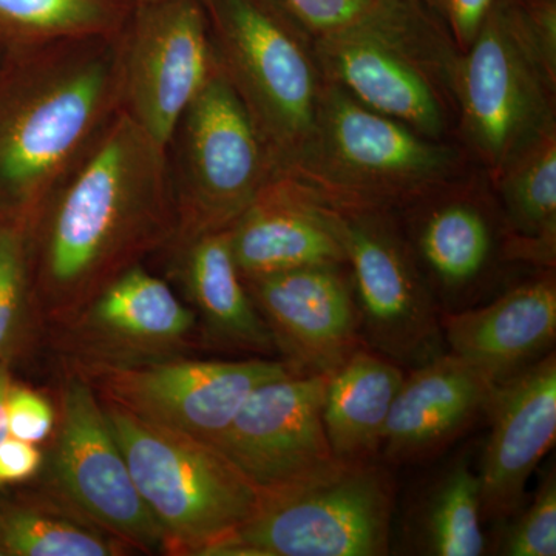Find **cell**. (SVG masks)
Returning a JSON list of instances; mask_svg holds the SVG:
<instances>
[{"instance_id": "cell-26", "label": "cell", "mask_w": 556, "mask_h": 556, "mask_svg": "<svg viewBox=\"0 0 556 556\" xmlns=\"http://www.w3.org/2000/svg\"><path fill=\"white\" fill-rule=\"evenodd\" d=\"M137 0H0V39L10 50L123 33Z\"/></svg>"}, {"instance_id": "cell-2", "label": "cell", "mask_w": 556, "mask_h": 556, "mask_svg": "<svg viewBox=\"0 0 556 556\" xmlns=\"http://www.w3.org/2000/svg\"><path fill=\"white\" fill-rule=\"evenodd\" d=\"M123 33L10 51L0 70V219L30 226L123 108Z\"/></svg>"}, {"instance_id": "cell-31", "label": "cell", "mask_w": 556, "mask_h": 556, "mask_svg": "<svg viewBox=\"0 0 556 556\" xmlns=\"http://www.w3.org/2000/svg\"><path fill=\"white\" fill-rule=\"evenodd\" d=\"M289 13L314 36L353 24L386 0H280Z\"/></svg>"}, {"instance_id": "cell-19", "label": "cell", "mask_w": 556, "mask_h": 556, "mask_svg": "<svg viewBox=\"0 0 556 556\" xmlns=\"http://www.w3.org/2000/svg\"><path fill=\"white\" fill-rule=\"evenodd\" d=\"M496 386L450 351L409 368L388 416L380 447L383 459L405 466L439 455L485 415Z\"/></svg>"}, {"instance_id": "cell-37", "label": "cell", "mask_w": 556, "mask_h": 556, "mask_svg": "<svg viewBox=\"0 0 556 556\" xmlns=\"http://www.w3.org/2000/svg\"><path fill=\"white\" fill-rule=\"evenodd\" d=\"M0 556H2V554H0Z\"/></svg>"}, {"instance_id": "cell-21", "label": "cell", "mask_w": 556, "mask_h": 556, "mask_svg": "<svg viewBox=\"0 0 556 556\" xmlns=\"http://www.w3.org/2000/svg\"><path fill=\"white\" fill-rule=\"evenodd\" d=\"M450 189L409 206L408 243L441 313L468 308L495 260L497 229L489 211Z\"/></svg>"}, {"instance_id": "cell-12", "label": "cell", "mask_w": 556, "mask_h": 556, "mask_svg": "<svg viewBox=\"0 0 556 556\" xmlns=\"http://www.w3.org/2000/svg\"><path fill=\"white\" fill-rule=\"evenodd\" d=\"M101 401L124 412L214 444L262 383L291 375L281 361H200L189 356L134 367H67Z\"/></svg>"}, {"instance_id": "cell-32", "label": "cell", "mask_w": 556, "mask_h": 556, "mask_svg": "<svg viewBox=\"0 0 556 556\" xmlns=\"http://www.w3.org/2000/svg\"><path fill=\"white\" fill-rule=\"evenodd\" d=\"M442 22L457 50L464 53L473 43L497 0H426Z\"/></svg>"}, {"instance_id": "cell-5", "label": "cell", "mask_w": 556, "mask_h": 556, "mask_svg": "<svg viewBox=\"0 0 556 556\" xmlns=\"http://www.w3.org/2000/svg\"><path fill=\"white\" fill-rule=\"evenodd\" d=\"M459 150L424 137L327 84L316 129L298 163L283 174L339 208L409 207L452 188Z\"/></svg>"}, {"instance_id": "cell-24", "label": "cell", "mask_w": 556, "mask_h": 556, "mask_svg": "<svg viewBox=\"0 0 556 556\" xmlns=\"http://www.w3.org/2000/svg\"><path fill=\"white\" fill-rule=\"evenodd\" d=\"M504 211V258L554 269L556 131L515 161L496 181Z\"/></svg>"}, {"instance_id": "cell-18", "label": "cell", "mask_w": 556, "mask_h": 556, "mask_svg": "<svg viewBox=\"0 0 556 556\" xmlns=\"http://www.w3.org/2000/svg\"><path fill=\"white\" fill-rule=\"evenodd\" d=\"M229 233L243 278L346 265L338 211L287 174L270 179Z\"/></svg>"}, {"instance_id": "cell-27", "label": "cell", "mask_w": 556, "mask_h": 556, "mask_svg": "<svg viewBox=\"0 0 556 556\" xmlns=\"http://www.w3.org/2000/svg\"><path fill=\"white\" fill-rule=\"evenodd\" d=\"M0 554L10 556H121L134 554L47 492L0 510Z\"/></svg>"}, {"instance_id": "cell-22", "label": "cell", "mask_w": 556, "mask_h": 556, "mask_svg": "<svg viewBox=\"0 0 556 556\" xmlns=\"http://www.w3.org/2000/svg\"><path fill=\"white\" fill-rule=\"evenodd\" d=\"M167 252L172 273L181 283L204 339L252 357L276 353L273 336L237 266L229 229L206 233Z\"/></svg>"}, {"instance_id": "cell-29", "label": "cell", "mask_w": 556, "mask_h": 556, "mask_svg": "<svg viewBox=\"0 0 556 556\" xmlns=\"http://www.w3.org/2000/svg\"><path fill=\"white\" fill-rule=\"evenodd\" d=\"M506 530L497 554L507 556L556 555V478L548 471L529 504ZM510 519V518H508Z\"/></svg>"}, {"instance_id": "cell-13", "label": "cell", "mask_w": 556, "mask_h": 556, "mask_svg": "<svg viewBox=\"0 0 556 556\" xmlns=\"http://www.w3.org/2000/svg\"><path fill=\"white\" fill-rule=\"evenodd\" d=\"M123 109L163 148L219 68L201 0H141L123 31Z\"/></svg>"}, {"instance_id": "cell-34", "label": "cell", "mask_w": 556, "mask_h": 556, "mask_svg": "<svg viewBox=\"0 0 556 556\" xmlns=\"http://www.w3.org/2000/svg\"><path fill=\"white\" fill-rule=\"evenodd\" d=\"M11 382H13V378H11L10 365H0V442L9 437V430H7L5 401Z\"/></svg>"}, {"instance_id": "cell-20", "label": "cell", "mask_w": 556, "mask_h": 556, "mask_svg": "<svg viewBox=\"0 0 556 556\" xmlns=\"http://www.w3.org/2000/svg\"><path fill=\"white\" fill-rule=\"evenodd\" d=\"M441 328L450 353L466 358L493 382H504L554 346V273L508 289L486 305L441 313Z\"/></svg>"}, {"instance_id": "cell-23", "label": "cell", "mask_w": 556, "mask_h": 556, "mask_svg": "<svg viewBox=\"0 0 556 556\" xmlns=\"http://www.w3.org/2000/svg\"><path fill=\"white\" fill-rule=\"evenodd\" d=\"M404 376L401 365L368 346L329 372L321 416L336 459L358 463L378 457Z\"/></svg>"}, {"instance_id": "cell-30", "label": "cell", "mask_w": 556, "mask_h": 556, "mask_svg": "<svg viewBox=\"0 0 556 556\" xmlns=\"http://www.w3.org/2000/svg\"><path fill=\"white\" fill-rule=\"evenodd\" d=\"M9 437L39 444L49 439L56 427L58 415L49 399L31 388L11 382L5 401Z\"/></svg>"}, {"instance_id": "cell-17", "label": "cell", "mask_w": 556, "mask_h": 556, "mask_svg": "<svg viewBox=\"0 0 556 556\" xmlns=\"http://www.w3.org/2000/svg\"><path fill=\"white\" fill-rule=\"evenodd\" d=\"M485 415L490 434L482 455V519L504 521L526 504L527 482L556 439L554 351L497 383Z\"/></svg>"}, {"instance_id": "cell-9", "label": "cell", "mask_w": 556, "mask_h": 556, "mask_svg": "<svg viewBox=\"0 0 556 556\" xmlns=\"http://www.w3.org/2000/svg\"><path fill=\"white\" fill-rule=\"evenodd\" d=\"M174 240L230 229L277 170L262 135L222 70L179 118L167 142Z\"/></svg>"}, {"instance_id": "cell-16", "label": "cell", "mask_w": 556, "mask_h": 556, "mask_svg": "<svg viewBox=\"0 0 556 556\" xmlns=\"http://www.w3.org/2000/svg\"><path fill=\"white\" fill-rule=\"evenodd\" d=\"M243 281L276 353L294 375L328 376L367 346L346 265L311 266Z\"/></svg>"}, {"instance_id": "cell-8", "label": "cell", "mask_w": 556, "mask_h": 556, "mask_svg": "<svg viewBox=\"0 0 556 556\" xmlns=\"http://www.w3.org/2000/svg\"><path fill=\"white\" fill-rule=\"evenodd\" d=\"M394 495L378 460H338L316 477L260 489L254 514L207 556L388 555Z\"/></svg>"}, {"instance_id": "cell-7", "label": "cell", "mask_w": 556, "mask_h": 556, "mask_svg": "<svg viewBox=\"0 0 556 556\" xmlns=\"http://www.w3.org/2000/svg\"><path fill=\"white\" fill-rule=\"evenodd\" d=\"M102 405L138 493L164 532V554L207 556L254 514L258 486L222 450Z\"/></svg>"}, {"instance_id": "cell-6", "label": "cell", "mask_w": 556, "mask_h": 556, "mask_svg": "<svg viewBox=\"0 0 556 556\" xmlns=\"http://www.w3.org/2000/svg\"><path fill=\"white\" fill-rule=\"evenodd\" d=\"M201 2L219 70L283 174L308 148L327 89L314 36L280 0Z\"/></svg>"}, {"instance_id": "cell-14", "label": "cell", "mask_w": 556, "mask_h": 556, "mask_svg": "<svg viewBox=\"0 0 556 556\" xmlns=\"http://www.w3.org/2000/svg\"><path fill=\"white\" fill-rule=\"evenodd\" d=\"M197 331L195 313L141 263L51 329V339L67 367H134L188 356Z\"/></svg>"}, {"instance_id": "cell-35", "label": "cell", "mask_w": 556, "mask_h": 556, "mask_svg": "<svg viewBox=\"0 0 556 556\" xmlns=\"http://www.w3.org/2000/svg\"><path fill=\"white\" fill-rule=\"evenodd\" d=\"M10 49L5 46V42H3L2 39H0V70L3 68V65H5L7 60H9L10 56Z\"/></svg>"}, {"instance_id": "cell-36", "label": "cell", "mask_w": 556, "mask_h": 556, "mask_svg": "<svg viewBox=\"0 0 556 556\" xmlns=\"http://www.w3.org/2000/svg\"><path fill=\"white\" fill-rule=\"evenodd\" d=\"M137 2H141V0H137Z\"/></svg>"}, {"instance_id": "cell-10", "label": "cell", "mask_w": 556, "mask_h": 556, "mask_svg": "<svg viewBox=\"0 0 556 556\" xmlns=\"http://www.w3.org/2000/svg\"><path fill=\"white\" fill-rule=\"evenodd\" d=\"M336 211L365 345L408 369L441 356V308L391 211Z\"/></svg>"}, {"instance_id": "cell-4", "label": "cell", "mask_w": 556, "mask_h": 556, "mask_svg": "<svg viewBox=\"0 0 556 556\" xmlns=\"http://www.w3.org/2000/svg\"><path fill=\"white\" fill-rule=\"evenodd\" d=\"M325 78L367 108L445 141L457 119L460 51L426 0H386L314 38Z\"/></svg>"}, {"instance_id": "cell-3", "label": "cell", "mask_w": 556, "mask_h": 556, "mask_svg": "<svg viewBox=\"0 0 556 556\" xmlns=\"http://www.w3.org/2000/svg\"><path fill=\"white\" fill-rule=\"evenodd\" d=\"M556 0H497L456 72L457 119L493 181L555 134Z\"/></svg>"}, {"instance_id": "cell-28", "label": "cell", "mask_w": 556, "mask_h": 556, "mask_svg": "<svg viewBox=\"0 0 556 556\" xmlns=\"http://www.w3.org/2000/svg\"><path fill=\"white\" fill-rule=\"evenodd\" d=\"M33 317L28 226L0 219V365L20 354Z\"/></svg>"}, {"instance_id": "cell-25", "label": "cell", "mask_w": 556, "mask_h": 556, "mask_svg": "<svg viewBox=\"0 0 556 556\" xmlns=\"http://www.w3.org/2000/svg\"><path fill=\"white\" fill-rule=\"evenodd\" d=\"M412 533L415 548L422 555L484 554L481 479L467 457L445 468L428 486L413 515Z\"/></svg>"}, {"instance_id": "cell-15", "label": "cell", "mask_w": 556, "mask_h": 556, "mask_svg": "<svg viewBox=\"0 0 556 556\" xmlns=\"http://www.w3.org/2000/svg\"><path fill=\"white\" fill-rule=\"evenodd\" d=\"M327 376L291 375L255 388L215 447L258 489L316 477L336 459L324 426Z\"/></svg>"}, {"instance_id": "cell-11", "label": "cell", "mask_w": 556, "mask_h": 556, "mask_svg": "<svg viewBox=\"0 0 556 556\" xmlns=\"http://www.w3.org/2000/svg\"><path fill=\"white\" fill-rule=\"evenodd\" d=\"M58 427L47 492L131 552L164 554V532L138 493L101 397L72 369Z\"/></svg>"}, {"instance_id": "cell-33", "label": "cell", "mask_w": 556, "mask_h": 556, "mask_svg": "<svg viewBox=\"0 0 556 556\" xmlns=\"http://www.w3.org/2000/svg\"><path fill=\"white\" fill-rule=\"evenodd\" d=\"M42 464L38 445L7 437L0 442V486L36 477Z\"/></svg>"}, {"instance_id": "cell-1", "label": "cell", "mask_w": 556, "mask_h": 556, "mask_svg": "<svg viewBox=\"0 0 556 556\" xmlns=\"http://www.w3.org/2000/svg\"><path fill=\"white\" fill-rule=\"evenodd\" d=\"M175 228L167 150L121 108L28 226L36 318L61 327Z\"/></svg>"}]
</instances>
